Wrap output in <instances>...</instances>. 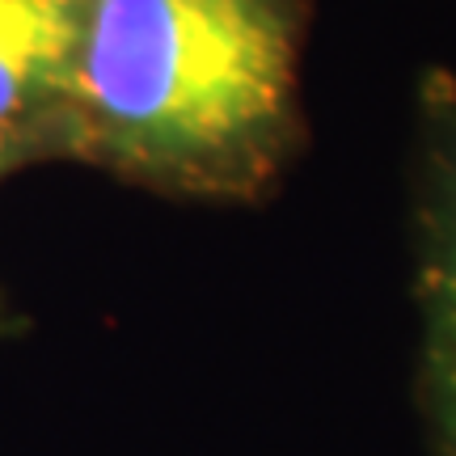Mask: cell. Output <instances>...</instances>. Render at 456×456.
Returning <instances> with one entry per match:
<instances>
[{"label":"cell","instance_id":"1","mask_svg":"<svg viewBox=\"0 0 456 456\" xmlns=\"http://www.w3.org/2000/svg\"><path fill=\"white\" fill-rule=\"evenodd\" d=\"M305 0H89L64 152L199 199H254L300 135Z\"/></svg>","mask_w":456,"mask_h":456},{"label":"cell","instance_id":"2","mask_svg":"<svg viewBox=\"0 0 456 456\" xmlns=\"http://www.w3.org/2000/svg\"><path fill=\"white\" fill-rule=\"evenodd\" d=\"M89 0H0V152H60Z\"/></svg>","mask_w":456,"mask_h":456},{"label":"cell","instance_id":"3","mask_svg":"<svg viewBox=\"0 0 456 456\" xmlns=\"http://www.w3.org/2000/svg\"><path fill=\"white\" fill-rule=\"evenodd\" d=\"M419 305L427 402L444 456H456V94L427 110L419 178Z\"/></svg>","mask_w":456,"mask_h":456},{"label":"cell","instance_id":"4","mask_svg":"<svg viewBox=\"0 0 456 456\" xmlns=\"http://www.w3.org/2000/svg\"><path fill=\"white\" fill-rule=\"evenodd\" d=\"M13 165H17V161L9 157V152H0V174H4V169H13Z\"/></svg>","mask_w":456,"mask_h":456}]
</instances>
